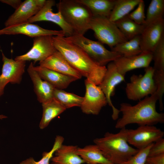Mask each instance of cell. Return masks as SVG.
I'll return each instance as SVG.
<instances>
[{"label": "cell", "mask_w": 164, "mask_h": 164, "mask_svg": "<svg viewBox=\"0 0 164 164\" xmlns=\"http://www.w3.org/2000/svg\"><path fill=\"white\" fill-rule=\"evenodd\" d=\"M52 41L56 50L82 76L97 85L101 84L107 70L106 66L97 64L81 48L64 36H53Z\"/></svg>", "instance_id": "1"}, {"label": "cell", "mask_w": 164, "mask_h": 164, "mask_svg": "<svg viewBox=\"0 0 164 164\" xmlns=\"http://www.w3.org/2000/svg\"><path fill=\"white\" fill-rule=\"evenodd\" d=\"M6 117L5 116L2 115H0V119H2L4 118H5Z\"/></svg>", "instance_id": "38"}, {"label": "cell", "mask_w": 164, "mask_h": 164, "mask_svg": "<svg viewBox=\"0 0 164 164\" xmlns=\"http://www.w3.org/2000/svg\"><path fill=\"white\" fill-rule=\"evenodd\" d=\"M87 6L93 16L109 17L116 0H78Z\"/></svg>", "instance_id": "23"}, {"label": "cell", "mask_w": 164, "mask_h": 164, "mask_svg": "<svg viewBox=\"0 0 164 164\" xmlns=\"http://www.w3.org/2000/svg\"><path fill=\"white\" fill-rule=\"evenodd\" d=\"M157 100L155 92L150 96L145 97L134 105L125 103H121L119 111L122 115L117 121L115 128L121 129L132 124L141 126L154 125L163 123L164 113H159L156 110Z\"/></svg>", "instance_id": "2"}, {"label": "cell", "mask_w": 164, "mask_h": 164, "mask_svg": "<svg viewBox=\"0 0 164 164\" xmlns=\"http://www.w3.org/2000/svg\"><path fill=\"white\" fill-rule=\"evenodd\" d=\"M146 164H148V163L147 162H146Z\"/></svg>", "instance_id": "41"}, {"label": "cell", "mask_w": 164, "mask_h": 164, "mask_svg": "<svg viewBox=\"0 0 164 164\" xmlns=\"http://www.w3.org/2000/svg\"><path fill=\"white\" fill-rule=\"evenodd\" d=\"M128 130L125 127L117 133L108 132L102 137L93 141L104 156L114 164H121L127 161L139 150L129 145Z\"/></svg>", "instance_id": "3"}, {"label": "cell", "mask_w": 164, "mask_h": 164, "mask_svg": "<svg viewBox=\"0 0 164 164\" xmlns=\"http://www.w3.org/2000/svg\"><path fill=\"white\" fill-rule=\"evenodd\" d=\"M145 26L140 35L141 48L142 52H152L164 36V20L161 19Z\"/></svg>", "instance_id": "14"}, {"label": "cell", "mask_w": 164, "mask_h": 164, "mask_svg": "<svg viewBox=\"0 0 164 164\" xmlns=\"http://www.w3.org/2000/svg\"><path fill=\"white\" fill-rule=\"evenodd\" d=\"M0 1L10 5L15 9L19 6L22 2L20 0H1Z\"/></svg>", "instance_id": "37"}, {"label": "cell", "mask_w": 164, "mask_h": 164, "mask_svg": "<svg viewBox=\"0 0 164 164\" xmlns=\"http://www.w3.org/2000/svg\"><path fill=\"white\" fill-rule=\"evenodd\" d=\"M46 0H26L22 2L5 21V27L26 22L35 15L44 5Z\"/></svg>", "instance_id": "15"}, {"label": "cell", "mask_w": 164, "mask_h": 164, "mask_svg": "<svg viewBox=\"0 0 164 164\" xmlns=\"http://www.w3.org/2000/svg\"><path fill=\"white\" fill-rule=\"evenodd\" d=\"M53 99L55 100L66 109L74 107H80L84 97L73 93L67 92L62 89L55 88Z\"/></svg>", "instance_id": "28"}, {"label": "cell", "mask_w": 164, "mask_h": 164, "mask_svg": "<svg viewBox=\"0 0 164 164\" xmlns=\"http://www.w3.org/2000/svg\"><path fill=\"white\" fill-rule=\"evenodd\" d=\"M43 114L39 124V128L43 129L47 127L55 118L61 114L66 109L54 99L42 104Z\"/></svg>", "instance_id": "24"}, {"label": "cell", "mask_w": 164, "mask_h": 164, "mask_svg": "<svg viewBox=\"0 0 164 164\" xmlns=\"http://www.w3.org/2000/svg\"><path fill=\"white\" fill-rule=\"evenodd\" d=\"M86 92L80 107L86 114L97 115L107 104L105 96L98 85L86 79L84 81Z\"/></svg>", "instance_id": "9"}, {"label": "cell", "mask_w": 164, "mask_h": 164, "mask_svg": "<svg viewBox=\"0 0 164 164\" xmlns=\"http://www.w3.org/2000/svg\"><path fill=\"white\" fill-rule=\"evenodd\" d=\"M51 35H44L34 38L31 48L25 54L17 56L15 60H33L34 63L42 61L57 50L54 47Z\"/></svg>", "instance_id": "10"}, {"label": "cell", "mask_w": 164, "mask_h": 164, "mask_svg": "<svg viewBox=\"0 0 164 164\" xmlns=\"http://www.w3.org/2000/svg\"><path fill=\"white\" fill-rule=\"evenodd\" d=\"M153 144L139 150L138 152L130 159L121 164H146L149 150Z\"/></svg>", "instance_id": "33"}, {"label": "cell", "mask_w": 164, "mask_h": 164, "mask_svg": "<svg viewBox=\"0 0 164 164\" xmlns=\"http://www.w3.org/2000/svg\"><path fill=\"white\" fill-rule=\"evenodd\" d=\"M107 70L101 84L98 85L104 94L108 103L112 110V119L116 120L118 118L120 112L113 105L111 97L114 94L116 87L118 84L125 81V76L121 75L118 71L113 62L109 63Z\"/></svg>", "instance_id": "11"}, {"label": "cell", "mask_w": 164, "mask_h": 164, "mask_svg": "<svg viewBox=\"0 0 164 164\" xmlns=\"http://www.w3.org/2000/svg\"><path fill=\"white\" fill-rule=\"evenodd\" d=\"M111 50L125 57H130L142 52L140 46V35L120 43L111 49Z\"/></svg>", "instance_id": "27"}, {"label": "cell", "mask_w": 164, "mask_h": 164, "mask_svg": "<svg viewBox=\"0 0 164 164\" xmlns=\"http://www.w3.org/2000/svg\"><path fill=\"white\" fill-rule=\"evenodd\" d=\"M2 55L3 64L0 75V96L3 94L4 88L8 83H20L26 63V61L8 58L2 52Z\"/></svg>", "instance_id": "12"}, {"label": "cell", "mask_w": 164, "mask_h": 164, "mask_svg": "<svg viewBox=\"0 0 164 164\" xmlns=\"http://www.w3.org/2000/svg\"><path fill=\"white\" fill-rule=\"evenodd\" d=\"M136 9L130 12L128 16L136 23L140 25H145V4L143 0H140Z\"/></svg>", "instance_id": "34"}, {"label": "cell", "mask_w": 164, "mask_h": 164, "mask_svg": "<svg viewBox=\"0 0 164 164\" xmlns=\"http://www.w3.org/2000/svg\"><path fill=\"white\" fill-rule=\"evenodd\" d=\"M121 32L128 40L140 35L145 28L131 19L128 15L114 22Z\"/></svg>", "instance_id": "25"}, {"label": "cell", "mask_w": 164, "mask_h": 164, "mask_svg": "<svg viewBox=\"0 0 164 164\" xmlns=\"http://www.w3.org/2000/svg\"><path fill=\"white\" fill-rule=\"evenodd\" d=\"M77 153L87 164H114L104 156L95 144L78 147Z\"/></svg>", "instance_id": "22"}, {"label": "cell", "mask_w": 164, "mask_h": 164, "mask_svg": "<svg viewBox=\"0 0 164 164\" xmlns=\"http://www.w3.org/2000/svg\"><path fill=\"white\" fill-rule=\"evenodd\" d=\"M77 145L62 144L55 152L51 159L55 164H83V159L77 153Z\"/></svg>", "instance_id": "21"}, {"label": "cell", "mask_w": 164, "mask_h": 164, "mask_svg": "<svg viewBox=\"0 0 164 164\" xmlns=\"http://www.w3.org/2000/svg\"><path fill=\"white\" fill-rule=\"evenodd\" d=\"M90 29L94 31L98 41L107 45L111 49L128 40L115 22L108 17L93 16L90 23Z\"/></svg>", "instance_id": "6"}, {"label": "cell", "mask_w": 164, "mask_h": 164, "mask_svg": "<svg viewBox=\"0 0 164 164\" xmlns=\"http://www.w3.org/2000/svg\"><path fill=\"white\" fill-rule=\"evenodd\" d=\"M140 0H116L109 17L114 22L128 15L137 6Z\"/></svg>", "instance_id": "26"}, {"label": "cell", "mask_w": 164, "mask_h": 164, "mask_svg": "<svg viewBox=\"0 0 164 164\" xmlns=\"http://www.w3.org/2000/svg\"><path fill=\"white\" fill-rule=\"evenodd\" d=\"M164 154V139L162 138L153 144L150 149L148 157H152Z\"/></svg>", "instance_id": "35"}, {"label": "cell", "mask_w": 164, "mask_h": 164, "mask_svg": "<svg viewBox=\"0 0 164 164\" xmlns=\"http://www.w3.org/2000/svg\"><path fill=\"white\" fill-rule=\"evenodd\" d=\"M56 5L58 11L75 34L84 35L90 29L93 15L85 5L78 0H60Z\"/></svg>", "instance_id": "4"}, {"label": "cell", "mask_w": 164, "mask_h": 164, "mask_svg": "<svg viewBox=\"0 0 164 164\" xmlns=\"http://www.w3.org/2000/svg\"><path fill=\"white\" fill-rule=\"evenodd\" d=\"M147 163H148V164H152L151 163H148V162H147Z\"/></svg>", "instance_id": "40"}, {"label": "cell", "mask_w": 164, "mask_h": 164, "mask_svg": "<svg viewBox=\"0 0 164 164\" xmlns=\"http://www.w3.org/2000/svg\"><path fill=\"white\" fill-rule=\"evenodd\" d=\"M21 34L34 38L44 35L63 36L64 34L62 30L46 29L39 25L28 22H25L0 30V36L2 35Z\"/></svg>", "instance_id": "16"}, {"label": "cell", "mask_w": 164, "mask_h": 164, "mask_svg": "<svg viewBox=\"0 0 164 164\" xmlns=\"http://www.w3.org/2000/svg\"><path fill=\"white\" fill-rule=\"evenodd\" d=\"M153 78L157 87L155 93L159 101V109L162 111L163 109L162 97L164 92V71L154 70Z\"/></svg>", "instance_id": "32"}, {"label": "cell", "mask_w": 164, "mask_h": 164, "mask_svg": "<svg viewBox=\"0 0 164 164\" xmlns=\"http://www.w3.org/2000/svg\"><path fill=\"white\" fill-rule=\"evenodd\" d=\"M147 162L152 164H164V154L152 157H148Z\"/></svg>", "instance_id": "36"}, {"label": "cell", "mask_w": 164, "mask_h": 164, "mask_svg": "<svg viewBox=\"0 0 164 164\" xmlns=\"http://www.w3.org/2000/svg\"><path fill=\"white\" fill-rule=\"evenodd\" d=\"M64 140V138L60 135L56 136L53 147L49 152H43L42 158L36 161L32 157H30L22 161L20 164H50V161L53 157L56 151L62 144Z\"/></svg>", "instance_id": "30"}, {"label": "cell", "mask_w": 164, "mask_h": 164, "mask_svg": "<svg viewBox=\"0 0 164 164\" xmlns=\"http://www.w3.org/2000/svg\"><path fill=\"white\" fill-rule=\"evenodd\" d=\"M39 64L40 66L73 77L77 80L82 77L57 50L45 60L39 62Z\"/></svg>", "instance_id": "18"}, {"label": "cell", "mask_w": 164, "mask_h": 164, "mask_svg": "<svg viewBox=\"0 0 164 164\" xmlns=\"http://www.w3.org/2000/svg\"><path fill=\"white\" fill-rule=\"evenodd\" d=\"M56 4L53 0H47L41 9L34 16L26 22L32 23L41 21H47L53 22L60 27L66 37L71 36L75 34L72 28L66 22L60 13L58 12L54 13L52 7Z\"/></svg>", "instance_id": "13"}, {"label": "cell", "mask_w": 164, "mask_h": 164, "mask_svg": "<svg viewBox=\"0 0 164 164\" xmlns=\"http://www.w3.org/2000/svg\"><path fill=\"white\" fill-rule=\"evenodd\" d=\"M164 135V132L154 125L139 126L135 129H128V142L140 150L163 138Z\"/></svg>", "instance_id": "8"}, {"label": "cell", "mask_w": 164, "mask_h": 164, "mask_svg": "<svg viewBox=\"0 0 164 164\" xmlns=\"http://www.w3.org/2000/svg\"><path fill=\"white\" fill-rule=\"evenodd\" d=\"M154 71L153 67L149 66L145 68L143 75L133 74L131 76L125 88L128 99L140 101L155 92L157 87L153 78Z\"/></svg>", "instance_id": "7"}, {"label": "cell", "mask_w": 164, "mask_h": 164, "mask_svg": "<svg viewBox=\"0 0 164 164\" xmlns=\"http://www.w3.org/2000/svg\"><path fill=\"white\" fill-rule=\"evenodd\" d=\"M27 71L33 83L34 91L38 101L43 104L53 100L55 88L42 80L35 70L32 62L30 63Z\"/></svg>", "instance_id": "19"}, {"label": "cell", "mask_w": 164, "mask_h": 164, "mask_svg": "<svg viewBox=\"0 0 164 164\" xmlns=\"http://www.w3.org/2000/svg\"><path fill=\"white\" fill-rule=\"evenodd\" d=\"M50 164H55V163H53V162H52Z\"/></svg>", "instance_id": "39"}, {"label": "cell", "mask_w": 164, "mask_h": 164, "mask_svg": "<svg viewBox=\"0 0 164 164\" xmlns=\"http://www.w3.org/2000/svg\"><path fill=\"white\" fill-rule=\"evenodd\" d=\"M152 58V52H142L139 54L130 57L121 56L113 62L118 72L125 76L126 73L130 70L148 67Z\"/></svg>", "instance_id": "17"}, {"label": "cell", "mask_w": 164, "mask_h": 164, "mask_svg": "<svg viewBox=\"0 0 164 164\" xmlns=\"http://www.w3.org/2000/svg\"><path fill=\"white\" fill-rule=\"evenodd\" d=\"M65 37L67 40L81 48L96 63L101 66H106L110 62L122 56L107 49L99 42L89 39L84 35L74 34Z\"/></svg>", "instance_id": "5"}, {"label": "cell", "mask_w": 164, "mask_h": 164, "mask_svg": "<svg viewBox=\"0 0 164 164\" xmlns=\"http://www.w3.org/2000/svg\"><path fill=\"white\" fill-rule=\"evenodd\" d=\"M164 0H152L148 8L145 25L163 18Z\"/></svg>", "instance_id": "29"}, {"label": "cell", "mask_w": 164, "mask_h": 164, "mask_svg": "<svg viewBox=\"0 0 164 164\" xmlns=\"http://www.w3.org/2000/svg\"><path fill=\"white\" fill-rule=\"evenodd\" d=\"M40 78L56 88L63 89L67 88L72 82L77 79L39 66L34 67Z\"/></svg>", "instance_id": "20"}, {"label": "cell", "mask_w": 164, "mask_h": 164, "mask_svg": "<svg viewBox=\"0 0 164 164\" xmlns=\"http://www.w3.org/2000/svg\"><path fill=\"white\" fill-rule=\"evenodd\" d=\"M154 70L164 71V36L152 52Z\"/></svg>", "instance_id": "31"}]
</instances>
